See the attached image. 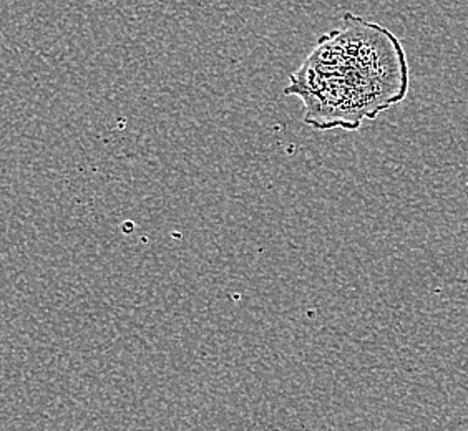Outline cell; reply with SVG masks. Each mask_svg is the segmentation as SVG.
Masks as SVG:
<instances>
[{"label": "cell", "mask_w": 468, "mask_h": 431, "mask_svg": "<svg viewBox=\"0 0 468 431\" xmlns=\"http://www.w3.org/2000/svg\"><path fill=\"white\" fill-rule=\"evenodd\" d=\"M409 89L410 67L399 37L374 20L346 14L291 73L284 95L303 101L306 125L356 131L402 103Z\"/></svg>", "instance_id": "6da1fadb"}]
</instances>
